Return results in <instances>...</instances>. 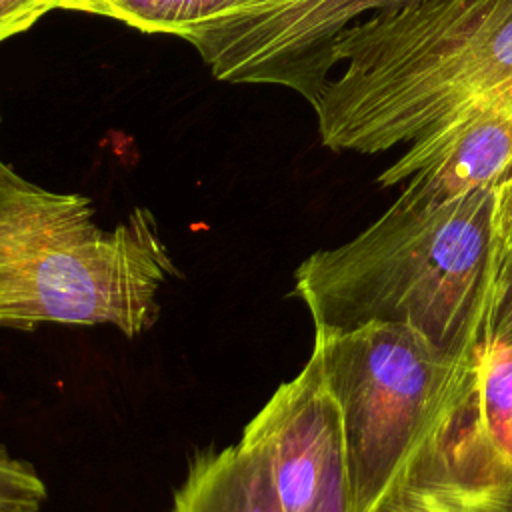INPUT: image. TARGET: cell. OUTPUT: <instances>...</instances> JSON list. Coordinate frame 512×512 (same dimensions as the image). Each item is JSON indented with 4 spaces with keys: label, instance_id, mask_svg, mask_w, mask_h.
<instances>
[{
    "label": "cell",
    "instance_id": "1",
    "mask_svg": "<svg viewBox=\"0 0 512 512\" xmlns=\"http://www.w3.org/2000/svg\"><path fill=\"white\" fill-rule=\"evenodd\" d=\"M310 104L332 152L380 154L452 126L512 84V0H416L354 22Z\"/></svg>",
    "mask_w": 512,
    "mask_h": 512
},
{
    "label": "cell",
    "instance_id": "2",
    "mask_svg": "<svg viewBox=\"0 0 512 512\" xmlns=\"http://www.w3.org/2000/svg\"><path fill=\"white\" fill-rule=\"evenodd\" d=\"M500 248L492 188L430 210L390 204L348 242L302 260L294 292L314 332L396 324L452 358L478 360Z\"/></svg>",
    "mask_w": 512,
    "mask_h": 512
},
{
    "label": "cell",
    "instance_id": "3",
    "mask_svg": "<svg viewBox=\"0 0 512 512\" xmlns=\"http://www.w3.org/2000/svg\"><path fill=\"white\" fill-rule=\"evenodd\" d=\"M92 200L54 192L0 160V328L112 326L150 330L160 288L178 276L156 218L134 208L112 228Z\"/></svg>",
    "mask_w": 512,
    "mask_h": 512
},
{
    "label": "cell",
    "instance_id": "4",
    "mask_svg": "<svg viewBox=\"0 0 512 512\" xmlns=\"http://www.w3.org/2000/svg\"><path fill=\"white\" fill-rule=\"evenodd\" d=\"M312 352L340 412L348 512H368L478 360L452 358L396 324L314 332Z\"/></svg>",
    "mask_w": 512,
    "mask_h": 512
},
{
    "label": "cell",
    "instance_id": "5",
    "mask_svg": "<svg viewBox=\"0 0 512 512\" xmlns=\"http://www.w3.org/2000/svg\"><path fill=\"white\" fill-rule=\"evenodd\" d=\"M416 0H256L186 28L190 42L218 80L278 84L314 102L326 84L336 38L354 22Z\"/></svg>",
    "mask_w": 512,
    "mask_h": 512
},
{
    "label": "cell",
    "instance_id": "6",
    "mask_svg": "<svg viewBox=\"0 0 512 512\" xmlns=\"http://www.w3.org/2000/svg\"><path fill=\"white\" fill-rule=\"evenodd\" d=\"M238 444L266 460L282 512H306L312 506L342 460L340 412L314 352L244 426Z\"/></svg>",
    "mask_w": 512,
    "mask_h": 512
},
{
    "label": "cell",
    "instance_id": "7",
    "mask_svg": "<svg viewBox=\"0 0 512 512\" xmlns=\"http://www.w3.org/2000/svg\"><path fill=\"white\" fill-rule=\"evenodd\" d=\"M512 168V84L476 110L404 148L376 182L402 186L392 206L430 210L478 188H494Z\"/></svg>",
    "mask_w": 512,
    "mask_h": 512
},
{
    "label": "cell",
    "instance_id": "8",
    "mask_svg": "<svg viewBox=\"0 0 512 512\" xmlns=\"http://www.w3.org/2000/svg\"><path fill=\"white\" fill-rule=\"evenodd\" d=\"M172 512H282L266 460L240 444L198 452Z\"/></svg>",
    "mask_w": 512,
    "mask_h": 512
},
{
    "label": "cell",
    "instance_id": "9",
    "mask_svg": "<svg viewBox=\"0 0 512 512\" xmlns=\"http://www.w3.org/2000/svg\"><path fill=\"white\" fill-rule=\"evenodd\" d=\"M256 0H96L86 14L118 20L144 34L180 36L186 28Z\"/></svg>",
    "mask_w": 512,
    "mask_h": 512
},
{
    "label": "cell",
    "instance_id": "10",
    "mask_svg": "<svg viewBox=\"0 0 512 512\" xmlns=\"http://www.w3.org/2000/svg\"><path fill=\"white\" fill-rule=\"evenodd\" d=\"M476 394L488 440L504 458L512 460V344L482 350Z\"/></svg>",
    "mask_w": 512,
    "mask_h": 512
},
{
    "label": "cell",
    "instance_id": "11",
    "mask_svg": "<svg viewBox=\"0 0 512 512\" xmlns=\"http://www.w3.org/2000/svg\"><path fill=\"white\" fill-rule=\"evenodd\" d=\"M46 496L38 470L0 444V512H38Z\"/></svg>",
    "mask_w": 512,
    "mask_h": 512
},
{
    "label": "cell",
    "instance_id": "12",
    "mask_svg": "<svg viewBox=\"0 0 512 512\" xmlns=\"http://www.w3.org/2000/svg\"><path fill=\"white\" fill-rule=\"evenodd\" d=\"M512 344V242H502L484 324V350Z\"/></svg>",
    "mask_w": 512,
    "mask_h": 512
},
{
    "label": "cell",
    "instance_id": "13",
    "mask_svg": "<svg viewBox=\"0 0 512 512\" xmlns=\"http://www.w3.org/2000/svg\"><path fill=\"white\" fill-rule=\"evenodd\" d=\"M50 10H58V0H0V42L26 32Z\"/></svg>",
    "mask_w": 512,
    "mask_h": 512
},
{
    "label": "cell",
    "instance_id": "14",
    "mask_svg": "<svg viewBox=\"0 0 512 512\" xmlns=\"http://www.w3.org/2000/svg\"><path fill=\"white\" fill-rule=\"evenodd\" d=\"M306 512H348V494L342 460L330 470L320 494Z\"/></svg>",
    "mask_w": 512,
    "mask_h": 512
},
{
    "label": "cell",
    "instance_id": "15",
    "mask_svg": "<svg viewBox=\"0 0 512 512\" xmlns=\"http://www.w3.org/2000/svg\"><path fill=\"white\" fill-rule=\"evenodd\" d=\"M494 190V220L502 242H512V168L502 176Z\"/></svg>",
    "mask_w": 512,
    "mask_h": 512
},
{
    "label": "cell",
    "instance_id": "16",
    "mask_svg": "<svg viewBox=\"0 0 512 512\" xmlns=\"http://www.w3.org/2000/svg\"><path fill=\"white\" fill-rule=\"evenodd\" d=\"M96 0H58V10H76V12H86L88 6Z\"/></svg>",
    "mask_w": 512,
    "mask_h": 512
}]
</instances>
